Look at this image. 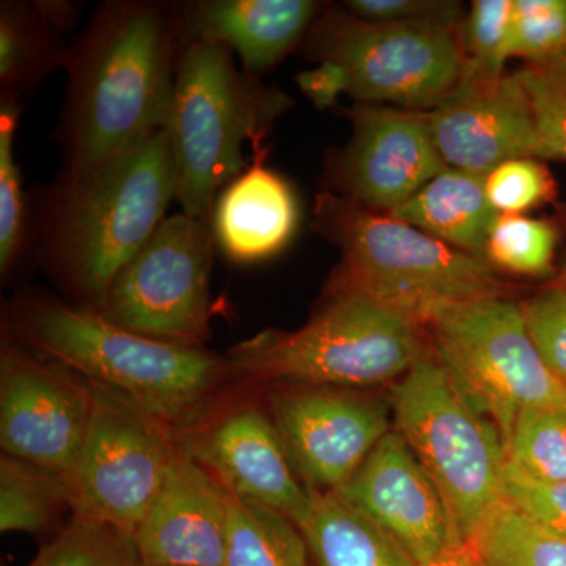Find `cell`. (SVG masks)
<instances>
[{"label":"cell","mask_w":566,"mask_h":566,"mask_svg":"<svg viewBox=\"0 0 566 566\" xmlns=\"http://www.w3.org/2000/svg\"><path fill=\"white\" fill-rule=\"evenodd\" d=\"M296 526L315 566L417 565L374 521L334 493L311 490V504Z\"/></svg>","instance_id":"obj_22"},{"label":"cell","mask_w":566,"mask_h":566,"mask_svg":"<svg viewBox=\"0 0 566 566\" xmlns=\"http://www.w3.org/2000/svg\"><path fill=\"white\" fill-rule=\"evenodd\" d=\"M416 566H485V564L474 539H465V542L453 543L430 560Z\"/></svg>","instance_id":"obj_40"},{"label":"cell","mask_w":566,"mask_h":566,"mask_svg":"<svg viewBox=\"0 0 566 566\" xmlns=\"http://www.w3.org/2000/svg\"><path fill=\"white\" fill-rule=\"evenodd\" d=\"M175 163L166 132L102 164L66 172L35 196L41 264L81 307L98 311L114 279L166 221Z\"/></svg>","instance_id":"obj_2"},{"label":"cell","mask_w":566,"mask_h":566,"mask_svg":"<svg viewBox=\"0 0 566 566\" xmlns=\"http://www.w3.org/2000/svg\"><path fill=\"white\" fill-rule=\"evenodd\" d=\"M565 277H566V268H565Z\"/></svg>","instance_id":"obj_41"},{"label":"cell","mask_w":566,"mask_h":566,"mask_svg":"<svg viewBox=\"0 0 566 566\" xmlns=\"http://www.w3.org/2000/svg\"><path fill=\"white\" fill-rule=\"evenodd\" d=\"M485 566H566V539L504 499L474 538Z\"/></svg>","instance_id":"obj_26"},{"label":"cell","mask_w":566,"mask_h":566,"mask_svg":"<svg viewBox=\"0 0 566 566\" xmlns=\"http://www.w3.org/2000/svg\"><path fill=\"white\" fill-rule=\"evenodd\" d=\"M505 497L526 515L566 539V482L532 479L515 464H506Z\"/></svg>","instance_id":"obj_36"},{"label":"cell","mask_w":566,"mask_h":566,"mask_svg":"<svg viewBox=\"0 0 566 566\" xmlns=\"http://www.w3.org/2000/svg\"><path fill=\"white\" fill-rule=\"evenodd\" d=\"M303 44L312 61L342 66L346 95L356 103L430 112L464 76L460 25L379 24L331 9L318 14Z\"/></svg>","instance_id":"obj_9"},{"label":"cell","mask_w":566,"mask_h":566,"mask_svg":"<svg viewBox=\"0 0 566 566\" xmlns=\"http://www.w3.org/2000/svg\"><path fill=\"white\" fill-rule=\"evenodd\" d=\"M513 0H475L460 25L464 76L495 81L512 57Z\"/></svg>","instance_id":"obj_30"},{"label":"cell","mask_w":566,"mask_h":566,"mask_svg":"<svg viewBox=\"0 0 566 566\" xmlns=\"http://www.w3.org/2000/svg\"><path fill=\"white\" fill-rule=\"evenodd\" d=\"M312 227L342 252L326 292L363 294L423 324L439 305L504 297L505 283L485 259L337 193L316 196Z\"/></svg>","instance_id":"obj_6"},{"label":"cell","mask_w":566,"mask_h":566,"mask_svg":"<svg viewBox=\"0 0 566 566\" xmlns=\"http://www.w3.org/2000/svg\"><path fill=\"white\" fill-rule=\"evenodd\" d=\"M422 319L357 293L326 292L296 331L266 329L226 354L245 385L364 389L400 381L428 352Z\"/></svg>","instance_id":"obj_4"},{"label":"cell","mask_w":566,"mask_h":566,"mask_svg":"<svg viewBox=\"0 0 566 566\" xmlns=\"http://www.w3.org/2000/svg\"><path fill=\"white\" fill-rule=\"evenodd\" d=\"M189 40L181 2L104 0L70 44L54 136L66 172L88 169L161 132Z\"/></svg>","instance_id":"obj_1"},{"label":"cell","mask_w":566,"mask_h":566,"mask_svg":"<svg viewBox=\"0 0 566 566\" xmlns=\"http://www.w3.org/2000/svg\"><path fill=\"white\" fill-rule=\"evenodd\" d=\"M92 385L70 368L7 338L0 353L3 455L69 475L92 415Z\"/></svg>","instance_id":"obj_13"},{"label":"cell","mask_w":566,"mask_h":566,"mask_svg":"<svg viewBox=\"0 0 566 566\" xmlns=\"http://www.w3.org/2000/svg\"><path fill=\"white\" fill-rule=\"evenodd\" d=\"M292 106L286 93L240 69L227 48L191 41L178 65L164 126L182 212L210 222L219 193L251 164L244 145L264 144Z\"/></svg>","instance_id":"obj_5"},{"label":"cell","mask_w":566,"mask_h":566,"mask_svg":"<svg viewBox=\"0 0 566 566\" xmlns=\"http://www.w3.org/2000/svg\"><path fill=\"white\" fill-rule=\"evenodd\" d=\"M486 196L501 214H524L554 197V180L538 159H512L486 175Z\"/></svg>","instance_id":"obj_34"},{"label":"cell","mask_w":566,"mask_h":566,"mask_svg":"<svg viewBox=\"0 0 566 566\" xmlns=\"http://www.w3.org/2000/svg\"><path fill=\"white\" fill-rule=\"evenodd\" d=\"M270 417L308 490L344 486L390 431V403L354 389L275 386Z\"/></svg>","instance_id":"obj_12"},{"label":"cell","mask_w":566,"mask_h":566,"mask_svg":"<svg viewBox=\"0 0 566 566\" xmlns=\"http://www.w3.org/2000/svg\"><path fill=\"white\" fill-rule=\"evenodd\" d=\"M226 566H311L308 547L292 520L230 494Z\"/></svg>","instance_id":"obj_24"},{"label":"cell","mask_w":566,"mask_h":566,"mask_svg":"<svg viewBox=\"0 0 566 566\" xmlns=\"http://www.w3.org/2000/svg\"><path fill=\"white\" fill-rule=\"evenodd\" d=\"M22 104L0 99V275L10 277L32 240L28 196L20 164L14 156V137Z\"/></svg>","instance_id":"obj_27"},{"label":"cell","mask_w":566,"mask_h":566,"mask_svg":"<svg viewBox=\"0 0 566 566\" xmlns=\"http://www.w3.org/2000/svg\"><path fill=\"white\" fill-rule=\"evenodd\" d=\"M334 494L374 521L416 564L458 543L438 488L395 430Z\"/></svg>","instance_id":"obj_17"},{"label":"cell","mask_w":566,"mask_h":566,"mask_svg":"<svg viewBox=\"0 0 566 566\" xmlns=\"http://www.w3.org/2000/svg\"><path fill=\"white\" fill-rule=\"evenodd\" d=\"M436 148L452 169L488 175L512 159H543L534 109L516 73L463 77L455 92L424 112Z\"/></svg>","instance_id":"obj_16"},{"label":"cell","mask_w":566,"mask_h":566,"mask_svg":"<svg viewBox=\"0 0 566 566\" xmlns=\"http://www.w3.org/2000/svg\"><path fill=\"white\" fill-rule=\"evenodd\" d=\"M216 249L210 222L169 216L114 279L99 314L142 337L205 349Z\"/></svg>","instance_id":"obj_11"},{"label":"cell","mask_w":566,"mask_h":566,"mask_svg":"<svg viewBox=\"0 0 566 566\" xmlns=\"http://www.w3.org/2000/svg\"><path fill=\"white\" fill-rule=\"evenodd\" d=\"M32 2L40 17L62 35L74 29L80 21L81 2H74V0H32Z\"/></svg>","instance_id":"obj_39"},{"label":"cell","mask_w":566,"mask_h":566,"mask_svg":"<svg viewBox=\"0 0 566 566\" xmlns=\"http://www.w3.org/2000/svg\"><path fill=\"white\" fill-rule=\"evenodd\" d=\"M264 144L219 193L211 214L216 245L234 263H259L281 253L296 233L300 205L290 182L264 166Z\"/></svg>","instance_id":"obj_20"},{"label":"cell","mask_w":566,"mask_h":566,"mask_svg":"<svg viewBox=\"0 0 566 566\" xmlns=\"http://www.w3.org/2000/svg\"><path fill=\"white\" fill-rule=\"evenodd\" d=\"M386 214L458 251L485 259L488 238L501 212L488 199L486 175L449 167Z\"/></svg>","instance_id":"obj_21"},{"label":"cell","mask_w":566,"mask_h":566,"mask_svg":"<svg viewBox=\"0 0 566 566\" xmlns=\"http://www.w3.org/2000/svg\"><path fill=\"white\" fill-rule=\"evenodd\" d=\"M314 0H189L181 2L186 35L221 44L259 77L285 61L322 13Z\"/></svg>","instance_id":"obj_19"},{"label":"cell","mask_w":566,"mask_h":566,"mask_svg":"<svg viewBox=\"0 0 566 566\" xmlns=\"http://www.w3.org/2000/svg\"><path fill=\"white\" fill-rule=\"evenodd\" d=\"M91 385V422L65 475L70 510L134 539L172 463L175 431L118 390Z\"/></svg>","instance_id":"obj_10"},{"label":"cell","mask_w":566,"mask_h":566,"mask_svg":"<svg viewBox=\"0 0 566 566\" xmlns=\"http://www.w3.org/2000/svg\"><path fill=\"white\" fill-rule=\"evenodd\" d=\"M69 505L65 475L2 455L0 460V531L41 534Z\"/></svg>","instance_id":"obj_25"},{"label":"cell","mask_w":566,"mask_h":566,"mask_svg":"<svg viewBox=\"0 0 566 566\" xmlns=\"http://www.w3.org/2000/svg\"><path fill=\"white\" fill-rule=\"evenodd\" d=\"M557 230L549 221L524 214H501L488 238L485 260L491 266L521 275L553 273Z\"/></svg>","instance_id":"obj_29"},{"label":"cell","mask_w":566,"mask_h":566,"mask_svg":"<svg viewBox=\"0 0 566 566\" xmlns=\"http://www.w3.org/2000/svg\"><path fill=\"white\" fill-rule=\"evenodd\" d=\"M520 305L536 352L566 385V286L547 289Z\"/></svg>","instance_id":"obj_35"},{"label":"cell","mask_w":566,"mask_h":566,"mask_svg":"<svg viewBox=\"0 0 566 566\" xmlns=\"http://www.w3.org/2000/svg\"><path fill=\"white\" fill-rule=\"evenodd\" d=\"M296 82L319 111L335 106L338 96L348 93L345 71L334 62H318L316 69L297 74Z\"/></svg>","instance_id":"obj_38"},{"label":"cell","mask_w":566,"mask_h":566,"mask_svg":"<svg viewBox=\"0 0 566 566\" xmlns=\"http://www.w3.org/2000/svg\"><path fill=\"white\" fill-rule=\"evenodd\" d=\"M395 431L405 439L444 501L458 543L474 538L505 499L504 439L469 403L433 349L395 382Z\"/></svg>","instance_id":"obj_7"},{"label":"cell","mask_w":566,"mask_h":566,"mask_svg":"<svg viewBox=\"0 0 566 566\" xmlns=\"http://www.w3.org/2000/svg\"><path fill=\"white\" fill-rule=\"evenodd\" d=\"M566 52V0H513L512 57L527 63Z\"/></svg>","instance_id":"obj_33"},{"label":"cell","mask_w":566,"mask_h":566,"mask_svg":"<svg viewBox=\"0 0 566 566\" xmlns=\"http://www.w3.org/2000/svg\"><path fill=\"white\" fill-rule=\"evenodd\" d=\"M344 9L353 17L367 22H442L461 25V3L444 0H348Z\"/></svg>","instance_id":"obj_37"},{"label":"cell","mask_w":566,"mask_h":566,"mask_svg":"<svg viewBox=\"0 0 566 566\" xmlns=\"http://www.w3.org/2000/svg\"><path fill=\"white\" fill-rule=\"evenodd\" d=\"M25 566H140L133 539L107 524L73 516Z\"/></svg>","instance_id":"obj_31"},{"label":"cell","mask_w":566,"mask_h":566,"mask_svg":"<svg viewBox=\"0 0 566 566\" xmlns=\"http://www.w3.org/2000/svg\"><path fill=\"white\" fill-rule=\"evenodd\" d=\"M7 323L18 344L118 390L174 431L200 422L222 386L232 382L226 356L142 337L98 311L48 294L14 297Z\"/></svg>","instance_id":"obj_3"},{"label":"cell","mask_w":566,"mask_h":566,"mask_svg":"<svg viewBox=\"0 0 566 566\" xmlns=\"http://www.w3.org/2000/svg\"><path fill=\"white\" fill-rule=\"evenodd\" d=\"M424 329L439 363L505 447L524 409L566 412V385L536 352L520 304L482 297L439 305Z\"/></svg>","instance_id":"obj_8"},{"label":"cell","mask_w":566,"mask_h":566,"mask_svg":"<svg viewBox=\"0 0 566 566\" xmlns=\"http://www.w3.org/2000/svg\"><path fill=\"white\" fill-rule=\"evenodd\" d=\"M175 441L230 494L268 506L294 524L307 512L311 490L294 472L270 415L252 405L203 417Z\"/></svg>","instance_id":"obj_15"},{"label":"cell","mask_w":566,"mask_h":566,"mask_svg":"<svg viewBox=\"0 0 566 566\" xmlns=\"http://www.w3.org/2000/svg\"><path fill=\"white\" fill-rule=\"evenodd\" d=\"M534 109L543 159H566V52L516 71Z\"/></svg>","instance_id":"obj_32"},{"label":"cell","mask_w":566,"mask_h":566,"mask_svg":"<svg viewBox=\"0 0 566 566\" xmlns=\"http://www.w3.org/2000/svg\"><path fill=\"white\" fill-rule=\"evenodd\" d=\"M230 493L177 444L134 536L142 566H226Z\"/></svg>","instance_id":"obj_18"},{"label":"cell","mask_w":566,"mask_h":566,"mask_svg":"<svg viewBox=\"0 0 566 566\" xmlns=\"http://www.w3.org/2000/svg\"><path fill=\"white\" fill-rule=\"evenodd\" d=\"M509 461L542 482H566V412L524 409L506 442Z\"/></svg>","instance_id":"obj_28"},{"label":"cell","mask_w":566,"mask_h":566,"mask_svg":"<svg viewBox=\"0 0 566 566\" xmlns=\"http://www.w3.org/2000/svg\"><path fill=\"white\" fill-rule=\"evenodd\" d=\"M70 44L52 29L32 0L0 2V99L22 104L55 70H63Z\"/></svg>","instance_id":"obj_23"},{"label":"cell","mask_w":566,"mask_h":566,"mask_svg":"<svg viewBox=\"0 0 566 566\" xmlns=\"http://www.w3.org/2000/svg\"><path fill=\"white\" fill-rule=\"evenodd\" d=\"M142 566V565H140Z\"/></svg>","instance_id":"obj_42"},{"label":"cell","mask_w":566,"mask_h":566,"mask_svg":"<svg viewBox=\"0 0 566 566\" xmlns=\"http://www.w3.org/2000/svg\"><path fill=\"white\" fill-rule=\"evenodd\" d=\"M346 117L353 123V136L327 159L326 191L390 212L449 169L424 112L356 103Z\"/></svg>","instance_id":"obj_14"}]
</instances>
